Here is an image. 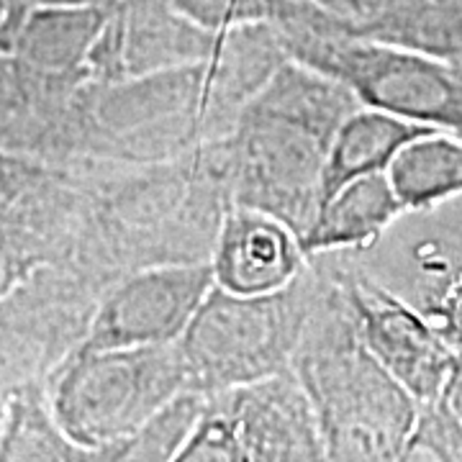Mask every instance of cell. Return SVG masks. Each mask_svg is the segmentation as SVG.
Wrapping results in <instances>:
<instances>
[{"label":"cell","instance_id":"obj_1","mask_svg":"<svg viewBox=\"0 0 462 462\" xmlns=\"http://www.w3.org/2000/svg\"><path fill=\"white\" fill-rule=\"evenodd\" d=\"M357 108L345 85L285 57L231 124L234 206L273 216L303 239L319 214L331 139Z\"/></svg>","mask_w":462,"mask_h":462},{"label":"cell","instance_id":"obj_2","mask_svg":"<svg viewBox=\"0 0 462 462\" xmlns=\"http://www.w3.org/2000/svg\"><path fill=\"white\" fill-rule=\"evenodd\" d=\"M291 375L311 409L327 460L398 462L421 406L365 349L337 273H319Z\"/></svg>","mask_w":462,"mask_h":462},{"label":"cell","instance_id":"obj_3","mask_svg":"<svg viewBox=\"0 0 462 462\" xmlns=\"http://www.w3.org/2000/svg\"><path fill=\"white\" fill-rule=\"evenodd\" d=\"M273 32L288 60L345 85L363 108L462 136V72L445 60L352 32L311 0Z\"/></svg>","mask_w":462,"mask_h":462},{"label":"cell","instance_id":"obj_4","mask_svg":"<svg viewBox=\"0 0 462 462\" xmlns=\"http://www.w3.org/2000/svg\"><path fill=\"white\" fill-rule=\"evenodd\" d=\"M316 293L314 260L270 296H231L214 285L178 342L188 391L214 398L291 373Z\"/></svg>","mask_w":462,"mask_h":462},{"label":"cell","instance_id":"obj_5","mask_svg":"<svg viewBox=\"0 0 462 462\" xmlns=\"http://www.w3.org/2000/svg\"><path fill=\"white\" fill-rule=\"evenodd\" d=\"M188 391L178 345L80 349L54 396L57 427L75 447H100L142 430Z\"/></svg>","mask_w":462,"mask_h":462},{"label":"cell","instance_id":"obj_6","mask_svg":"<svg viewBox=\"0 0 462 462\" xmlns=\"http://www.w3.org/2000/svg\"><path fill=\"white\" fill-rule=\"evenodd\" d=\"M365 349L419 406L442 396L457 352L416 306L365 273H337Z\"/></svg>","mask_w":462,"mask_h":462},{"label":"cell","instance_id":"obj_7","mask_svg":"<svg viewBox=\"0 0 462 462\" xmlns=\"http://www.w3.org/2000/svg\"><path fill=\"white\" fill-rule=\"evenodd\" d=\"M211 288L208 260L144 264L111 288L83 349L178 345Z\"/></svg>","mask_w":462,"mask_h":462},{"label":"cell","instance_id":"obj_8","mask_svg":"<svg viewBox=\"0 0 462 462\" xmlns=\"http://www.w3.org/2000/svg\"><path fill=\"white\" fill-rule=\"evenodd\" d=\"M218 39L180 16L172 0H118L108 8L90 69L106 83H129L206 62Z\"/></svg>","mask_w":462,"mask_h":462},{"label":"cell","instance_id":"obj_9","mask_svg":"<svg viewBox=\"0 0 462 462\" xmlns=\"http://www.w3.org/2000/svg\"><path fill=\"white\" fill-rule=\"evenodd\" d=\"M300 239L273 216L231 206L216 226L214 285L231 296H270L309 267Z\"/></svg>","mask_w":462,"mask_h":462},{"label":"cell","instance_id":"obj_10","mask_svg":"<svg viewBox=\"0 0 462 462\" xmlns=\"http://www.w3.org/2000/svg\"><path fill=\"white\" fill-rule=\"evenodd\" d=\"M245 462H329L291 373L221 393Z\"/></svg>","mask_w":462,"mask_h":462},{"label":"cell","instance_id":"obj_11","mask_svg":"<svg viewBox=\"0 0 462 462\" xmlns=\"http://www.w3.org/2000/svg\"><path fill=\"white\" fill-rule=\"evenodd\" d=\"M401 216H406V211L385 172L357 178L339 188L319 208L311 229L300 239V247L309 260L342 249H365L375 245Z\"/></svg>","mask_w":462,"mask_h":462},{"label":"cell","instance_id":"obj_12","mask_svg":"<svg viewBox=\"0 0 462 462\" xmlns=\"http://www.w3.org/2000/svg\"><path fill=\"white\" fill-rule=\"evenodd\" d=\"M430 132H437V129H427V126H419V124L383 114V111L363 108V106L352 111L339 124L327 152L319 208L339 188H345L346 182L388 172V167L396 160L401 149Z\"/></svg>","mask_w":462,"mask_h":462},{"label":"cell","instance_id":"obj_13","mask_svg":"<svg viewBox=\"0 0 462 462\" xmlns=\"http://www.w3.org/2000/svg\"><path fill=\"white\" fill-rule=\"evenodd\" d=\"M388 182L406 214L430 211L462 196V136L430 132L401 149Z\"/></svg>","mask_w":462,"mask_h":462},{"label":"cell","instance_id":"obj_14","mask_svg":"<svg viewBox=\"0 0 462 462\" xmlns=\"http://www.w3.org/2000/svg\"><path fill=\"white\" fill-rule=\"evenodd\" d=\"M206 398L182 393L142 430L100 447H78L75 462H172L196 430Z\"/></svg>","mask_w":462,"mask_h":462},{"label":"cell","instance_id":"obj_15","mask_svg":"<svg viewBox=\"0 0 462 462\" xmlns=\"http://www.w3.org/2000/svg\"><path fill=\"white\" fill-rule=\"evenodd\" d=\"M296 0H172L175 11L206 33H224L275 26Z\"/></svg>","mask_w":462,"mask_h":462},{"label":"cell","instance_id":"obj_16","mask_svg":"<svg viewBox=\"0 0 462 462\" xmlns=\"http://www.w3.org/2000/svg\"><path fill=\"white\" fill-rule=\"evenodd\" d=\"M398 462H462V427L439 401L419 409Z\"/></svg>","mask_w":462,"mask_h":462},{"label":"cell","instance_id":"obj_17","mask_svg":"<svg viewBox=\"0 0 462 462\" xmlns=\"http://www.w3.org/2000/svg\"><path fill=\"white\" fill-rule=\"evenodd\" d=\"M75 452L78 447L67 439L60 427L26 419L8 439L3 462H75Z\"/></svg>","mask_w":462,"mask_h":462},{"label":"cell","instance_id":"obj_18","mask_svg":"<svg viewBox=\"0 0 462 462\" xmlns=\"http://www.w3.org/2000/svg\"><path fill=\"white\" fill-rule=\"evenodd\" d=\"M329 16L345 21L352 32H363V26L380 11L385 0H311Z\"/></svg>","mask_w":462,"mask_h":462},{"label":"cell","instance_id":"obj_19","mask_svg":"<svg viewBox=\"0 0 462 462\" xmlns=\"http://www.w3.org/2000/svg\"><path fill=\"white\" fill-rule=\"evenodd\" d=\"M447 411L452 413V419L462 427V355H457L455 367L447 378L445 388H442V396L437 398Z\"/></svg>","mask_w":462,"mask_h":462}]
</instances>
